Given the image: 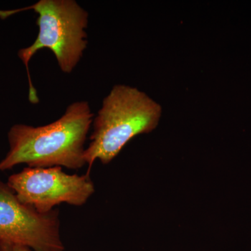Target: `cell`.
<instances>
[{"mask_svg": "<svg viewBox=\"0 0 251 251\" xmlns=\"http://www.w3.org/2000/svg\"><path fill=\"white\" fill-rule=\"evenodd\" d=\"M161 112V105L145 92L130 86H114L92 122L90 143L84 153L87 173L97 160L108 164L132 138L155 129Z\"/></svg>", "mask_w": 251, "mask_h": 251, "instance_id": "2", "label": "cell"}, {"mask_svg": "<svg viewBox=\"0 0 251 251\" xmlns=\"http://www.w3.org/2000/svg\"><path fill=\"white\" fill-rule=\"evenodd\" d=\"M94 117L90 103L81 100L71 103L60 118L49 125L12 126L8 132L9 151L0 161V171L20 164L80 169L87 165L85 145Z\"/></svg>", "mask_w": 251, "mask_h": 251, "instance_id": "1", "label": "cell"}, {"mask_svg": "<svg viewBox=\"0 0 251 251\" xmlns=\"http://www.w3.org/2000/svg\"><path fill=\"white\" fill-rule=\"evenodd\" d=\"M0 251H32L23 246H0Z\"/></svg>", "mask_w": 251, "mask_h": 251, "instance_id": "6", "label": "cell"}, {"mask_svg": "<svg viewBox=\"0 0 251 251\" xmlns=\"http://www.w3.org/2000/svg\"><path fill=\"white\" fill-rule=\"evenodd\" d=\"M38 14L36 25L39 33L31 46L19 50L18 56L27 73L29 100L39 103L37 92L33 85L29 64L33 56L41 49L52 51L60 70L71 74L83 56L88 40L89 14L74 0H40L22 9L0 10L1 20L25 11Z\"/></svg>", "mask_w": 251, "mask_h": 251, "instance_id": "3", "label": "cell"}, {"mask_svg": "<svg viewBox=\"0 0 251 251\" xmlns=\"http://www.w3.org/2000/svg\"><path fill=\"white\" fill-rule=\"evenodd\" d=\"M0 246H23L34 251H64L59 211L39 212L23 204L0 179Z\"/></svg>", "mask_w": 251, "mask_h": 251, "instance_id": "5", "label": "cell"}, {"mask_svg": "<svg viewBox=\"0 0 251 251\" xmlns=\"http://www.w3.org/2000/svg\"><path fill=\"white\" fill-rule=\"evenodd\" d=\"M6 184L21 202L42 214L62 203L84 205L95 192L90 173L69 175L62 167H27L11 175Z\"/></svg>", "mask_w": 251, "mask_h": 251, "instance_id": "4", "label": "cell"}]
</instances>
